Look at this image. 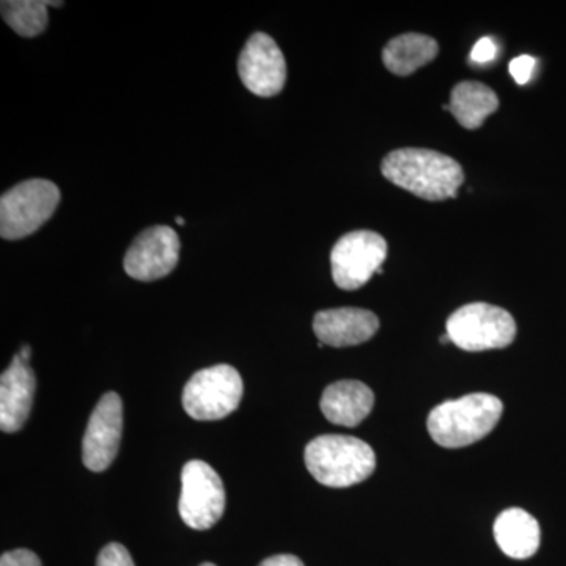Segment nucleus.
Returning <instances> with one entry per match:
<instances>
[{"instance_id": "393cba45", "label": "nucleus", "mask_w": 566, "mask_h": 566, "mask_svg": "<svg viewBox=\"0 0 566 566\" xmlns=\"http://www.w3.org/2000/svg\"><path fill=\"white\" fill-rule=\"evenodd\" d=\"M178 226H185L186 221L182 218H177Z\"/></svg>"}, {"instance_id": "aec40b11", "label": "nucleus", "mask_w": 566, "mask_h": 566, "mask_svg": "<svg viewBox=\"0 0 566 566\" xmlns=\"http://www.w3.org/2000/svg\"><path fill=\"white\" fill-rule=\"evenodd\" d=\"M536 61L532 55H520L515 61L510 63V74L516 84L524 85L531 81L532 74H534Z\"/></svg>"}, {"instance_id": "1a4fd4ad", "label": "nucleus", "mask_w": 566, "mask_h": 566, "mask_svg": "<svg viewBox=\"0 0 566 566\" xmlns=\"http://www.w3.org/2000/svg\"><path fill=\"white\" fill-rule=\"evenodd\" d=\"M180 238L167 226L144 230L126 252L123 268L134 281L153 282L166 277L180 260Z\"/></svg>"}, {"instance_id": "7ed1b4c3", "label": "nucleus", "mask_w": 566, "mask_h": 566, "mask_svg": "<svg viewBox=\"0 0 566 566\" xmlns=\"http://www.w3.org/2000/svg\"><path fill=\"white\" fill-rule=\"evenodd\" d=\"M305 465L324 486L348 488L374 474L376 455L367 442L353 436L324 434L305 447Z\"/></svg>"}, {"instance_id": "a878e982", "label": "nucleus", "mask_w": 566, "mask_h": 566, "mask_svg": "<svg viewBox=\"0 0 566 566\" xmlns=\"http://www.w3.org/2000/svg\"><path fill=\"white\" fill-rule=\"evenodd\" d=\"M200 566H216L214 564H210V562H207V564L200 565Z\"/></svg>"}, {"instance_id": "4be33fe9", "label": "nucleus", "mask_w": 566, "mask_h": 566, "mask_svg": "<svg viewBox=\"0 0 566 566\" xmlns=\"http://www.w3.org/2000/svg\"><path fill=\"white\" fill-rule=\"evenodd\" d=\"M495 54H497V46L490 36L476 41L474 50L471 52L472 62L475 63H488L494 61Z\"/></svg>"}, {"instance_id": "9d476101", "label": "nucleus", "mask_w": 566, "mask_h": 566, "mask_svg": "<svg viewBox=\"0 0 566 566\" xmlns=\"http://www.w3.org/2000/svg\"><path fill=\"white\" fill-rule=\"evenodd\" d=\"M238 74L253 95L271 98L285 87V55L270 35L253 33L238 59Z\"/></svg>"}, {"instance_id": "39448f33", "label": "nucleus", "mask_w": 566, "mask_h": 566, "mask_svg": "<svg viewBox=\"0 0 566 566\" xmlns=\"http://www.w3.org/2000/svg\"><path fill=\"white\" fill-rule=\"evenodd\" d=\"M447 335L464 352L502 349L515 342L516 323L505 308L497 305L465 304L447 319Z\"/></svg>"}, {"instance_id": "20e7f679", "label": "nucleus", "mask_w": 566, "mask_h": 566, "mask_svg": "<svg viewBox=\"0 0 566 566\" xmlns=\"http://www.w3.org/2000/svg\"><path fill=\"white\" fill-rule=\"evenodd\" d=\"M61 189L50 180L22 181L0 199V237L17 241L40 230L57 210Z\"/></svg>"}, {"instance_id": "f3484780", "label": "nucleus", "mask_w": 566, "mask_h": 566, "mask_svg": "<svg viewBox=\"0 0 566 566\" xmlns=\"http://www.w3.org/2000/svg\"><path fill=\"white\" fill-rule=\"evenodd\" d=\"M501 106L493 88L483 82H458L450 95L449 111L465 129H479Z\"/></svg>"}, {"instance_id": "f03ea898", "label": "nucleus", "mask_w": 566, "mask_h": 566, "mask_svg": "<svg viewBox=\"0 0 566 566\" xmlns=\"http://www.w3.org/2000/svg\"><path fill=\"white\" fill-rule=\"evenodd\" d=\"M504 405L490 394H471L436 406L427 420L431 439L446 449L482 441L501 420Z\"/></svg>"}, {"instance_id": "ddd939ff", "label": "nucleus", "mask_w": 566, "mask_h": 566, "mask_svg": "<svg viewBox=\"0 0 566 566\" xmlns=\"http://www.w3.org/2000/svg\"><path fill=\"white\" fill-rule=\"evenodd\" d=\"M35 395V375L20 354L0 376V428L17 433L28 422Z\"/></svg>"}, {"instance_id": "6e6552de", "label": "nucleus", "mask_w": 566, "mask_h": 566, "mask_svg": "<svg viewBox=\"0 0 566 566\" xmlns=\"http://www.w3.org/2000/svg\"><path fill=\"white\" fill-rule=\"evenodd\" d=\"M181 520L196 531L211 528L226 510V490L218 472L205 461L192 460L181 471Z\"/></svg>"}, {"instance_id": "423d86ee", "label": "nucleus", "mask_w": 566, "mask_h": 566, "mask_svg": "<svg viewBox=\"0 0 566 566\" xmlns=\"http://www.w3.org/2000/svg\"><path fill=\"white\" fill-rule=\"evenodd\" d=\"M243 392V379L237 368L219 364L197 371L189 379L182 392V406L192 419L211 422L237 411Z\"/></svg>"}, {"instance_id": "6ab92c4d", "label": "nucleus", "mask_w": 566, "mask_h": 566, "mask_svg": "<svg viewBox=\"0 0 566 566\" xmlns=\"http://www.w3.org/2000/svg\"><path fill=\"white\" fill-rule=\"evenodd\" d=\"M96 566H134V562L125 546L120 543H111L103 547Z\"/></svg>"}, {"instance_id": "9b49d317", "label": "nucleus", "mask_w": 566, "mask_h": 566, "mask_svg": "<svg viewBox=\"0 0 566 566\" xmlns=\"http://www.w3.org/2000/svg\"><path fill=\"white\" fill-rule=\"evenodd\" d=\"M122 430V398L115 392L104 394L93 409L82 441V461L88 471L103 472L109 468L120 447Z\"/></svg>"}, {"instance_id": "dca6fc26", "label": "nucleus", "mask_w": 566, "mask_h": 566, "mask_svg": "<svg viewBox=\"0 0 566 566\" xmlns=\"http://www.w3.org/2000/svg\"><path fill=\"white\" fill-rule=\"evenodd\" d=\"M439 54L438 41L423 33L395 36L382 50V63L395 76H409L433 62Z\"/></svg>"}, {"instance_id": "5701e85b", "label": "nucleus", "mask_w": 566, "mask_h": 566, "mask_svg": "<svg viewBox=\"0 0 566 566\" xmlns=\"http://www.w3.org/2000/svg\"><path fill=\"white\" fill-rule=\"evenodd\" d=\"M260 566H304L300 557L292 556V554H279L263 560Z\"/></svg>"}, {"instance_id": "f257e3e1", "label": "nucleus", "mask_w": 566, "mask_h": 566, "mask_svg": "<svg viewBox=\"0 0 566 566\" xmlns=\"http://www.w3.org/2000/svg\"><path fill=\"white\" fill-rule=\"evenodd\" d=\"M386 180L428 202L455 199L464 182L463 167L444 155L427 148H400L382 159Z\"/></svg>"}, {"instance_id": "0eeeda50", "label": "nucleus", "mask_w": 566, "mask_h": 566, "mask_svg": "<svg viewBox=\"0 0 566 566\" xmlns=\"http://www.w3.org/2000/svg\"><path fill=\"white\" fill-rule=\"evenodd\" d=\"M387 252L389 248L385 238L371 230L344 234L331 252L335 285L346 292L363 289L375 274L382 273Z\"/></svg>"}, {"instance_id": "412c9836", "label": "nucleus", "mask_w": 566, "mask_h": 566, "mask_svg": "<svg viewBox=\"0 0 566 566\" xmlns=\"http://www.w3.org/2000/svg\"><path fill=\"white\" fill-rule=\"evenodd\" d=\"M0 566H41L39 556L29 549H14L2 554Z\"/></svg>"}, {"instance_id": "b1692460", "label": "nucleus", "mask_w": 566, "mask_h": 566, "mask_svg": "<svg viewBox=\"0 0 566 566\" xmlns=\"http://www.w3.org/2000/svg\"><path fill=\"white\" fill-rule=\"evenodd\" d=\"M20 357L22 360H24V363H28L29 364V360H31V357H32V348L31 346L29 345H24L22 346V348L20 349Z\"/></svg>"}, {"instance_id": "f8f14e48", "label": "nucleus", "mask_w": 566, "mask_h": 566, "mask_svg": "<svg viewBox=\"0 0 566 566\" xmlns=\"http://www.w3.org/2000/svg\"><path fill=\"white\" fill-rule=\"evenodd\" d=\"M379 329V318L367 308L340 307L315 315L314 333L323 345L334 348L365 344Z\"/></svg>"}, {"instance_id": "2eb2a0df", "label": "nucleus", "mask_w": 566, "mask_h": 566, "mask_svg": "<svg viewBox=\"0 0 566 566\" xmlns=\"http://www.w3.org/2000/svg\"><path fill=\"white\" fill-rule=\"evenodd\" d=\"M494 538L505 556L526 560L535 556L542 539L538 521L523 509H509L494 523Z\"/></svg>"}, {"instance_id": "a211bd4d", "label": "nucleus", "mask_w": 566, "mask_h": 566, "mask_svg": "<svg viewBox=\"0 0 566 566\" xmlns=\"http://www.w3.org/2000/svg\"><path fill=\"white\" fill-rule=\"evenodd\" d=\"M62 7V2L44 0H9L2 2V18L18 35L32 39L48 28V7Z\"/></svg>"}, {"instance_id": "4468645a", "label": "nucleus", "mask_w": 566, "mask_h": 566, "mask_svg": "<svg viewBox=\"0 0 566 566\" xmlns=\"http://www.w3.org/2000/svg\"><path fill=\"white\" fill-rule=\"evenodd\" d=\"M319 406L329 422L353 428L370 416L375 406V394L364 382L348 379L327 386Z\"/></svg>"}]
</instances>
